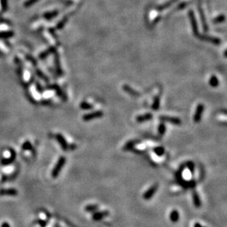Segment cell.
I'll list each match as a JSON object with an SVG mask.
<instances>
[{
	"instance_id": "cell-1",
	"label": "cell",
	"mask_w": 227,
	"mask_h": 227,
	"mask_svg": "<svg viewBox=\"0 0 227 227\" xmlns=\"http://www.w3.org/2000/svg\"><path fill=\"white\" fill-rule=\"evenodd\" d=\"M66 162V158L64 156H60V158L58 159L57 163H56V165H55V167H54L53 170H52V178L56 179V178L58 177L59 174H60L62 168L65 165Z\"/></svg>"
},
{
	"instance_id": "cell-2",
	"label": "cell",
	"mask_w": 227,
	"mask_h": 227,
	"mask_svg": "<svg viewBox=\"0 0 227 227\" xmlns=\"http://www.w3.org/2000/svg\"><path fill=\"white\" fill-rule=\"evenodd\" d=\"M188 16H189L190 21L191 27H192L193 33L195 36L199 37V35H200L199 33V27H198V24L197 22H196V16H195V14H194V12L192 10H190L189 11Z\"/></svg>"
},
{
	"instance_id": "cell-3",
	"label": "cell",
	"mask_w": 227,
	"mask_h": 227,
	"mask_svg": "<svg viewBox=\"0 0 227 227\" xmlns=\"http://www.w3.org/2000/svg\"><path fill=\"white\" fill-rule=\"evenodd\" d=\"M103 116V112L98 110V111H94L92 113H87V114H85L82 116V119L85 121H89L91 120L96 119V118H100Z\"/></svg>"
},
{
	"instance_id": "cell-4",
	"label": "cell",
	"mask_w": 227,
	"mask_h": 227,
	"mask_svg": "<svg viewBox=\"0 0 227 227\" xmlns=\"http://www.w3.org/2000/svg\"><path fill=\"white\" fill-rule=\"evenodd\" d=\"M159 118L162 122H167V123H171L173 125H180L182 123V121L177 117L160 116Z\"/></svg>"
},
{
	"instance_id": "cell-5",
	"label": "cell",
	"mask_w": 227,
	"mask_h": 227,
	"mask_svg": "<svg viewBox=\"0 0 227 227\" xmlns=\"http://www.w3.org/2000/svg\"><path fill=\"white\" fill-rule=\"evenodd\" d=\"M158 190V184H155L150 187L147 190L143 195V199L145 200H150L154 196V195L156 193V192Z\"/></svg>"
},
{
	"instance_id": "cell-6",
	"label": "cell",
	"mask_w": 227,
	"mask_h": 227,
	"mask_svg": "<svg viewBox=\"0 0 227 227\" xmlns=\"http://www.w3.org/2000/svg\"><path fill=\"white\" fill-rule=\"evenodd\" d=\"M56 140L58 142V143L60 144L61 149H62V150L66 152V151L69 149V144L68 143L67 140L64 138L63 135H61L60 133L57 134V135H56Z\"/></svg>"
},
{
	"instance_id": "cell-7",
	"label": "cell",
	"mask_w": 227,
	"mask_h": 227,
	"mask_svg": "<svg viewBox=\"0 0 227 227\" xmlns=\"http://www.w3.org/2000/svg\"><path fill=\"white\" fill-rule=\"evenodd\" d=\"M204 105L203 104H199L196 107V112H195L194 114V117H193V120L196 123H199V122L201 121V117H202V114L204 113Z\"/></svg>"
},
{
	"instance_id": "cell-8",
	"label": "cell",
	"mask_w": 227,
	"mask_h": 227,
	"mask_svg": "<svg viewBox=\"0 0 227 227\" xmlns=\"http://www.w3.org/2000/svg\"><path fill=\"white\" fill-rule=\"evenodd\" d=\"M9 152L11 153V157L7 159H2L1 160V165H8L13 163L16 158V152H15L13 149H9Z\"/></svg>"
},
{
	"instance_id": "cell-9",
	"label": "cell",
	"mask_w": 227,
	"mask_h": 227,
	"mask_svg": "<svg viewBox=\"0 0 227 227\" xmlns=\"http://www.w3.org/2000/svg\"><path fill=\"white\" fill-rule=\"evenodd\" d=\"M199 38L201 39V40H204V41L209 42V43H213V44L218 45L221 43V40L219 38H216V37H212V36H208V35H199Z\"/></svg>"
},
{
	"instance_id": "cell-10",
	"label": "cell",
	"mask_w": 227,
	"mask_h": 227,
	"mask_svg": "<svg viewBox=\"0 0 227 227\" xmlns=\"http://www.w3.org/2000/svg\"><path fill=\"white\" fill-rule=\"evenodd\" d=\"M109 214H110L109 212L107 210L96 211V212H95V213H94V215H93L92 218L94 221H101V220H102L103 218H105V217L109 216Z\"/></svg>"
},
{
	"instance_id": "cell-11",
	"label": "cell",
	"mask_w": 227,
	"mask_h": 227,
	"mask_svg": "<svg viewBox=\"0 0 227 227\" xmlns=\"http://www.w3.org/2000/svg\"><path fill=\"white\" fill-rule=\"evenodd\" d=\"M152 118H153V115H152V113H148L137 116L136 121L138 122V123H143V122L149 121V120L152 119Z\"/></svg>"
},
{
	"instance_id": "cell-12",
	"label": "cell",
	"mask_w": 227,
	"mask_h": 227,
	"mask_svg": "<svg viewBox=\"0 0 227 227\" xmlns=\"http://www.w3.org/2000/svg\"><path fill=\"white\" fill-rule=\"evenodd\" d=\"M0 195L1 196H16L18 195V191L14 188H8L0 190Z\"/></svg>"
},
{
	"instance_id": "cell-13",
	"label": "cell",
	"mask_w": 227,
	"mask_h": 227,
	"mask_svg": "<svg viewBox=\"0 0 227 227\" xmlns=\"http://www.w3.org/2000/svg\"><path fill=\"white\" fill-rule=\"evenodd\" d=\"M123 90L126 92L127 94L129 95H131L132 96H134V97H138V96H140V94L139 92H138L137 91L134 90L133 88H132L129 85H123Z\"/></svg>"
},
{
	"instance_id": "cell-14",
	"label": "cell",
	"mask_w": 227,
	"mask_h": 227,
	"mask_svg": "<svg viewBox=\"0 0 227 227\" xmlns=\"http://www.w3.org/2000/svg\"><path fill=\"white\" fill-rule=\"evenodd\" d=\"M199 14H200V18H201V24H202L203 30H204V32H207L208 26H207V24H206V18H205L204 11L201 9V8H200L199 7Z\"/></svg>"
},
{
	"instance_id": "cell-15",
	"label": "cell",
	"mask_w": 227,
	"mask_h": 227,
	"mask_svg": "<svg viewBox=\"0 0 227 227\" xmlns=\"http://www.w3.org/2000/svg\"><path fill=\"white\" fill-rule=\"evenodd\" d=\"M177 1L178 0H169V1L166 2H165L164 4H162V5H160L157 6V10L158 11H164L165 9H167V8H168L169 7L171 6L172 5H174V3L177 2Z\"/></svg>"
},
{
	"instance_id": "cell-16",
	"label": "cell",
	"mask_w": 227,
	"mask_h": 227,
	"mask_svg": "<svg viewBox=\"0 0 227 227\" xmlns=\"http://www.w3.org/2000/svg\"><path fill=\"white\" fill-rule=\"evenodd\" d=\"M193 204L196 208L201 207V201L200 199L199 195L196 191H193Z\"/></svg>"
},
{
	"instance_id": "cell-17",
	"label": "cell",
	"mask_w": 227,
	"mask_h": 227,
	"mask_svg": "<svg viewBox=\"0 0 227 227\" xmlns=\"http://www.w3.org/2000/svg\"><path fill=\"white\" fill-rule=\"evenodd\" d=\"M179 219V213L177 209H174L170 213V220L173 223H177Z\"/></svg>"
},
{
	"instance_id": "cell-18",
	"label": "cell",
	"mask_w": 227,
	"mask_h": 227,
	"mask_svg": "<svg viewBox=\"0 0 227 227\" xmlns=\"http://www.w3.org/2000/svg\"><path fill=\"white\" fill-rule=\"evenodd\" d=\"M99 209V206L97 204H89L85 207V210L88 213H95Z\"/></svg>"
},
{
	"instance_id": "cell-19",
	"label": "cell",
	"mask_w": 227,
	"mask_h": 227,
	"mask_svg": "<svg viewBox=\"0 0 227 227\" xmlns=\"http://www.w3.org/2000/svg\"><path fill=\"white\" fill-rule=\"evenodd\" d=\"M139 142L138 140H130V141H129L126 143V144H125L124 145V149L125 150H129V149H133V148H134V146H135V145H136L137 143H138Z\"/></svg>"
},
{
	"instance_id": "cell-20",
	"label": "cell",
	"mask_w": 227,
	"mask_h": 227,
	"mask_svg": "<svg viewBox=\"0 0 227 227\" xmlns=\"http://www.w3.org/2000/svg\"><path fill=\"white\" fill-rule=\"evenodd\" d=\"M21 149H22L23 151H34L33 145H32V143L29 140H27V141H25L22 144Z\"/></svg>"
},
{
	"instance_id": "cell-21",
	"label": "cell",
	"mask_w": 227,
	"mask_h": 227,
	"mask_svg": "<svg viewBox=\"0 0 227 227\" xmlns=\"http://www.w3.org/2000/svg\"><path fill=\"white\" fill-rule=\"evenodd\" d=\"M79 107L82 110H91L94 108V105L91 104H90L88 102H86V101H82L79 104Z\"/></svg>"
},
{
	"instance_id": "cell-22",
	"label": "cell",
	"mask_w": 227,
	"mask_h": 227,
	"mask_svg": "<svg viewBox=\"0 0 227 227\" xmlns=\"http://www.w3.org/2000/svg\"><path fill=\"white\" fill-rule=\"evenodd\" d=\"M209 85H210L211 87L216 88V87H218V85H219V81H218V79L217 78L216 76L213 75L210 77V79H209Z\"/></svg>"
},
{
	"instance_id": "cell-23",
	"label": "cell",
	"mask_w": 227,
	"mask_h": 227,
	"mask_svg": "<svg viewBox=\"0 0 227 227\" xmlns=\"http://www.w3.org/2000/svg\"><path fill=\"white\" fill-rule=\"evenodd\" d=\"M154 152H155V155H157L159 157H161L165 154V149L162 146H157L155 148H154Z\"/></svg>"
},
{
	"instance_id": "cell-24",
	"label": "cell",
	"mask_w": 227,
	"mask_h": 227,
	"mask_svg": "<svg viewBox=\"0 0 227 227\" xmlns=\"http://www.w3.org/2000/svg\"><path fill=\"white\" fill-rule=\"evenodd\" d=\"M160 99L159 96H156L154 99L153 101V104H152V109L154 110H157L160 108Z\"/></svg>"
},
{
	"instance_id": "cell-25",
	"label": "cell",
	"mask_w": 227,
	"mask_h": 227,
	"mask_svg": "<svg viewBox=\"0 0 227 227\" xmlns=\"http://www.w3.org/2000/svg\"><path fill=\"white\" fill-rule=\"evenodd\" d=\"M226 20V16H225L224 14H221L219 15L218 16H217L216 18L213 20V24H221L223 23V21Z\"/></svg>"
},
{
	"instance_id": "cell-26",
	"label": "cell",
	"mask_w": 227,
	"mask_h": 227,
	"mask_svg": "<svg viewBox=\"0 0 227 227\" xmlns=\"http://www.w3.org/2000/svg\"><path fill=\"white\" fill-rule=\"evenodd\" d=\"M165 132H166V126H165V124L164 123V122H162V123H160V125L158 126V133L160 135H164Z\"/></svg>"
},
{
	"instance_id": "cell-27",
	"label": "cell",
	"mask_w": 227,
	"mask_h": 227,
	"mask_svg": "<svg viewBox=\"0 0 227 227\" xmlns=\"http://www.w3.org/2000/svg\"><path fill=\"white\" fill-rule=\"evenodd\" d=\"M190 4H191V2H189V1H187V2H181L180 4L178 5L177 8H176V11H179V10H182L183 9V8H186L187 6H188Z\"/></svg>"
},
{
	"instance_id": "cell-28",
	"label": "cell",
	"mask_w": 227,
	"mask_h": 227,
	"mask_svg": "<svg viewBox=\"0 0 227 227\" xmlns=\"http://www.w3.org/2000/svg\"><path fill=\"white\" fill-rule=\"evenodd\" d=\"M186 166H187V168L189 169L190 171L192 173V174H193L194 171H195V165H194L193 162L189 161V162H187V163H186Z\"/></svg>"
},
{
	"instance_id": "cell-29",
	"label": "cell",
	"mask_w": 227,
	"mask_h": 227,
	"mask_svg": "<svg viewBox=\"0 0 227 227\" xmlns=\"http://www.w3.org/2000/svg\"><path fill=\"white\" fill-rule=\"evenodd\" d=\"M57 13H58V12L57 11H54V12H52V13H50L46 14V17L48 18H52V17H55L56 15H57Z\"/></svg>"
},
{
	"instance_id": "cell-30",
	"label": "cell",
	"mask_w": 227,
	"mask_h": 227,
	"mask_svg": "<svg viewBox=\"0 0 227 227\" xmlns=\"http://www.w3.org/2000/svg\"><path fill=\"white\" fill-rule=\"evenodd\" d=\"M38 223L41 227H46L47 225V221H44V220H38Z\"/></svg>"
},
{
	"instance_id": "cell-31",
	"label": "cell",
	"mask_w": 227,
	"mask_h": 227,
	"mask_svg": "<svg viewBox=\"0 0 227 227\" xmlns=\"http://www.w3.org/2000/svg\"><path fill=\"white\" fill-rule=\"evenodd\" d=\"M66 21H67V18H64V19L62 20V21H61V22L58 24V27L60 28H60H62V27L64 26V24H65L66 22Z\"/></svg>"
},
{
	"instance_id": "cell-32",
	"label": "cell",
	"mask_w": 227,
	"mask_h": 227,
	"mask_svg": "<svg viewBox=\"0 0 227 227\" xmlns=\"http://www.w3.org/2000/svg\"><path fill=\"white\" fill-rule=\"evenodd\" d=\"M35 1H37V0H30V1L27 2L25 4V6H30L32 4H33V2H35Z\"/></svg>"
},
{
	"instance_id": "cell-33",
	"label": "cell",
	"mask_w": 227,
	"mask_h": 227,
	"mask_svg": "<svg viewBox=\"0 0 227 227\" xmlns=\"http://www.w3.org/2000/svg\"><path fill=\"white\" fill-rule=\"evenodd\" d=\"M1 227H11V225L8 223H7V222H4V223L1 225Z\"/></svg>"
},
{
	"instance_id": "cell-34",
	"label": "cell",
	"mask_w": 227,
	"mask_h": 227,
	"mask_svg": "<svg viewBox=\"0 0 227 227\" xmlns=\"http://www.w3.org/2000/svg\"><path fill=\"white\" fill-rule=\"evenodd\" d=\"M194 227H204V226H201L199 223H196L194 225Z\"/></svg>"
},
{
	"instance_id": "cell-35",
	"label": "cell",
	"mask_w": 227,
	"mask_h": 227,
	"mask_svg": "<svg viewBox=\"0 0 227 227\" xmlns=\"http://www.w3.org/2000/svg\"><path fill=\"white\" fill-rule=\"evenodd\" d=\"M226 53H227V50H225V52H224V57H226Z\"/></svg>"
}]
</instances>
